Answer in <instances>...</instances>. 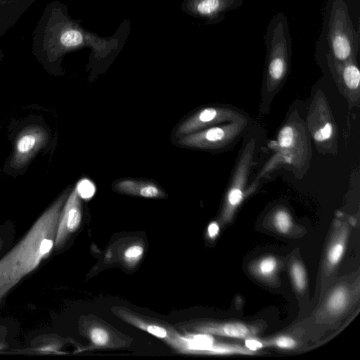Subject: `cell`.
Here are the masks:
<instances>
[{
	"label": "cell",
	"instance_id": "obj_1",
	"mask_svg": "<svg viewBox=\"0 0 360 360\" xmlns=\"http://www.w3.org/2000/svg\"><path fill=\"white\" fill-rule=\"evenodd\" d=\"M131 21L124 19L115 32L101 37L82 26L68 15L65 5L54 3L50 8L42 37V48L48 57L57 60L66 53L89 48L92 67L109 65L121 52L130 34Z\"/></svg>",
	"mask_w": 360,
	"mask_h": 360
},
{
	"label": "cell",
	"instance_id": "obj_2",
	"mask_svg": "<svg viewBox=\"0 0 360 360\" xmlns=\"http://www.w3.org/2000/svg\"><path fill=\"white\" fill-rule=\"evenodd\" d=\"M65 200L63 195L46 210L21 240L0 260V301L49 255L54 245Z\"/></svg>",
	"mask_w": 360,
	"mask_h": 360
},
{
	"label": "cell",
	"instance_id": "obj_3",
	"mask_svg": "<svg viewBox=\"0 0 360 360\" xmlns=\"http://www.w3.org/2000/svg\"><path fill=\"white\" fill-rule=\"evenodd\" d=\"M265 42L267 50L265 86L269 92H272L286 77L292 54L288 23L283 13H278L269 22Z\"/></svg>",
	"mask_w": 360,
	"mask_h": 360
},
{
	"label": "cell",
	"instance_id": "obj_4",
	"mask_svg": "<svg viewBox=\"0 0 360 360\" xmlns=\"http://www.w3.org/2000/svg\"><path fill=\"white\" fill-rule=\"evenodd\" d=\"M328 55L334 60L344 62L356 58L359 36L344 0L333 1L328 22Z\"/></svg>",
	"mask_w": 360,
	"mask_h": 360
},
{
	"label": "cell",
	"instance_id": "obj_5",
	"mask_svg": "<svg viewBox=\"0 0 360 360\" xmlns=\"http://www.w3.org/2000/svg\"><path fill=\"white\" fill-rule=\"evenodd\" d=\"M278 154L285 162L303 172L310 159V145L301 120L289 121L277 135Z\"/></svg>",
	"mask_w": 360,
	"mask_h": 360
},
{
	"label": "cell",
	"instance_id": "obj_6",
	"mask_svg": "<svg viewBox=\"0 0 360 360\" xmlns=\"http://www.w3.org/2000/svg\"><path fill=\"white\" fill-rule=\"evenodd\" d=\"M248 120L229 122L180 137L181 146L200 149H221L238 138L243 132Z\"/></svg>",
	"mask_w": 360,
	"mask_h": 360
},
{
	"label": "cell",
	"instance_id": "obj_7",
	"mask_svg": "<svg viewBox=\"0 0 360 360\" xmlns=\"http://www.w3.org/2000/svg\"><path fill=\"white\" fill-rule=\"evenodd\" d=\"M309 133L317 146L325 148L335 141L337 127L327 101L322 94L318 93L312 101L307 116Z\"/></svg>",
	"mask_w": 360,
	"mask_h": 360
},
{
	"label": "cell",
	"instance_id": "obj_8",
	"mask_svg": "<svg viewBox=\"0 0 360 360\" xmlns=\"http://www.w3.org/2000/svg\"><path fill=\"white\" fill-rule=\"evenodd\" d=\"M255 141L251 139L245 146L234 171L226 195L224 218L230 219L242 202L248 175L252 166Z\"/></svg>",
	"mask_w": 360,
	"mask_h": 360
},
{
	"label": "cell",
	"instance_id": "obj_9",
	"mask_svg": "<svg viewBox=\"0 0 360 360\" xmlns=\"http://www.w3.org/2000/svg\"><path fill=\"white\" fill-rule=\"evenodd\" d=\"M248 119L240 112L224 107H207L202 108L181 123L176 135H185L222 123L243 121Z\"/></svg>",
	"mask_w": 360,
	"mask_h": 360
},
{
	"label": "cell",
	"instance_id": "obj_10",
	"mask_svg": "<svg viewBox=\"0 0 360 360\" xmlns=\"http://www.w3.org/2000/svg\"><path fill=\"white\" fill-rule=\"evenodd\" d=\"M243 0H183L181 9L186 14L207 23H217L225 13L240 6Z\"/></svg>",
	"mask_w": 360,
	"mask_h": 360
},
{
	"label": "cell",
	"instance_id": "obj_11",
	"mask_svg": "<svg viewBox=\"0 0 360 360\" xmlns=\"http://www.w3.org/2000/svg\"><path fill=\"white\" fill-rule=\"evenodd\" d=\"M81 221V202L75 187L62 208L57 225L53 248H60L70 235L78 229Z\"/></svg>",
	"mask_w": 360,
	"mask_h": 360
},
{
	"label": "cell",
	"instance_id": "obj_12",
	"mask_svg": "<svg viewBox=\"0 0 360 360\" xmlns=\"http://www.w3.org/2000/svg\"><path fill=\"white\" fill-rule=\"evenodd\" d=\"M47 140V134L42 128H27L18 136L15 144L13 163L23 165L32 154Z\"/></svg>",
	"mask_w": 360,
	"mask_h": 360
},
{
	"label": "cell",
	"instance_id": "obj_13",
	"mask_svg": "<svg viewBox=\"0 0 360 360\" xmlns=\"http://www.w3.org/2000/svg\"><path fill=\"white\" fill-rule=\"evenodd\" d=\"M327 60L334 76L344 87L345 90L359 96L360 84V71L356 58L344 62L334 60L327 54Z\"/></svg>",
	"mask_w": 360,
	"mask_h": 360
},
{
	"label": "cell",
	"instance_id": "obj_14",
	"mask_svg": "<svg viewBox=\"0 0 360 360\" xmlns=\"http://www.w3.org/2000/svg\"><path fill=\"white\" fill-rule=\"evenodd\" d=\"M197 330L202 333L233 338H255V331L253 329L238 322L205 325L198 327Z\"/></svg>",
	"mask_w": 360,
	"mask_h": 360
},
{
	"label": "cell",
	"instance_id": "obj_15",
	"mask_svg": "<svg viewBox=\"0 0 360 360\" xmlns=\"http://www.w3.org/2000/svg\"><path fill=\"white\" fill-rule=\"evenodd\" d=\"M115 188L120 193L143 198H162L165 193L155 184L132 179H124L115 184Z\"/></svg>",
	"mask_w": 360,
	"mask_h": 360
},
{
	"label": "cell",
	"instance_id": "obj_16",
	"mask_svg": "<svg viewBox=\"0 0 360 360\" xmlns=\"http://www.w3.org/2000/svg\"><path fill=\"white\" fill-rule=\"evenodd\" d=\"M121 315L126 321L158 338L166 339L167 341L171 338L168 330L160 326L143 321L127 313Z\"/></svg>",
	"mask_w": 360,
	"mask_h": 360
},
{
	"label": "cell",
	"instance_id": "obj_17",
	"mask_svg": "<svg viewBox=\"0 0 360 360\" xmlns=\"http://www.w3.org/2000/svg\"><path fill=\"white\" fill-rule=\"evenodd\" d=\"M347 238V231L342 229L330 247L327 254V265L329 268H333L341 260L345 252Z\"/></svg>",
	"mask_w": 360,
	"mask_h": 360
},
{
	"label": "cell",
	"instance_id": "obj_18",
	"mask_svg": "<svg viewBox=\"0 0 360 360\" xmlns=\"http://www.w3.org/2000/svg\"><path fill=\"white\" fill-rule=\"evenodd\" d=\"M347 303V292L343 287L335 289L327 301L328 309L333 313L338 314L343 311Z\"/></svg>",
	"mask_w": 360,
	"mask_h": 360
},
{
	"label": "cell",
	"instance_id": "obj_19",
	"mask_svg": "<svg viewBox=\"0 0 360 360\" xmlns=\"http://www.w3.org/2000/svg\"><path fill=\"white\" fill-rule=\"evenodd\" d=\"M274 224L278 231L286 233L292 226V219L290 214L285 210H278L274 215Z\"/></svg>",
	"mask_w": 360,
	"mask_h": 360
},
{
	"label": "cell",
	"instance_id": "obj_20",
	"mask_svg": "<svg viewBox=\"0 0 360 360\" xmlns=\"http://www.w3.org/2000/svg\"><path fill=\"white\" fill-rule=\"evenodd\" d=\"M291 276L294 285L298 291L304 289L307 283L306 272L302 265L299 262H295L291 267Z\"/></svg>",
	"mask_w": 360,
	"mask_h": 360
},
{
	"label": "cell",
	"instance_id": "obj_21",
	"mask_svg": "<svg viewBox=\"0 0 360 360\" xmlns=\"http://www.w3.org/2000/svg\"><path fill=\"white\" fill-rule=\"evenodd\" d=\"M89 337L92 343L97 347H105L110 342L108 332L102 327L96 326L89 332Z\"/></svg>",
	"mask_w": 360,
	"mask_h": 360
},
{
	"label": "cell",
	"instance_id": "obj_22",
	"mask_svg": "<svg viewBox=\"0 0 360 360\" xmlns=\"http://www.w3.org/2000/svg\"><path fill=\"white\" fill-rule=\"evenodd\" d=\"M276 268V259L274 257H266L259 262L257 271L261 276L270 277L274 274Z\"/></svg>",
	"mask_w": 360,
	"mask_h": 360
},
{
	"label": "cell",
	"instance_id": "obj_23",
	"mask_svg": "<svg viewBox=\"0 0 360 360\" xmlns=\"http://www.w3.org/2000/svg\"><path fill=\"white\" fill-rule=\"evenodd\" d=\"M262 344V346H275L281 349H292L296 346L295 340L288 336L276 338Z\"/></svg>",
	"mask_w": 360,
	"mask_h": 360
},
{
	"label": "cell",
	"instance_id": "obj_24",
	"mask_svg": "<svg viewBox=\"0 0 360 360\" xmlns=\"http://www.w3.org/2000/svg\"><path fill=\"white\" fill-rule=\"evenodd\" d=\"M143 248L138 245L129 247L124 253V257L129 264H135L142 257Z\"/></svg>",
	"mask_w": 360,
	"mask_h": 360
},
{
	"label": "cell",
	"instance_id": "obj_25",
	"mask_svg": "<svg viewBox=\"0 0 360 360\" xmlns=\"http://www.w3.org/2000/svg\"><path fill=\"white\" fill-rule=\"evenodd\" d=\"M76 188L79 197L83 198H90L93 195L94 191V186H92L91 182L89 181L79 182L77 185Z\"/></svg>",
	"mask_w": 360,
	"mask_h": 360
},
{
	"label": "cell",
	"instance_id": "obj_26",
	"mask_svg": "<svg viewBox=\"0 0 360 360\" xmlns=\"http://www.w3.org/2000/svg\"><path fill=\"white\" fill-rule=\"evenodd\" d=\"M219 232V226L217 223H211L207 229V233L210 238H214Z\"/></svg>",
	"mask_w": 360,
	"mask_h": 360
},
{
	"label": "cell",
	"instance_id": "obj_27",
	"mask_svg": "<svg viewBox=\"0 0 360 360\" xmlns=\"http://www.w3.org/2000/svg\"><path fill=\"white\" fill-rule=\"evenodd\" d=\"M1 245H2V241H1V238H0V250L1 248Z\"/></svg>",
	"mask_w": 360,
	"mask_h": 360
},
{
	"label": "cell",
	"instance_id": "obj_28",
	"mask_svg": "<svg viewBox=\"0 0 360 360\" xmlns=\"http://www.w3.org/2000/svg\"><path fill=\"white\" fill-rule=\"evenodd\" d=\"M1 344H0V349H1Z\"/></svg>",
	"mask_w": 360,
	"mask_h": 360
},
{
	"label": "cell",
	"instance_id": "obj_29",
	"mask_svg": "<svg viewBox=\"0 0 360 360\" xmlns=\"http://www.w3.org/2000/svg\"><path fill=\"white\" fill-rule=\"evenodd\" d=\"M3 1V0H0V1Z\"/></svg>",
	"mask_w": 360,
	"mask_h": 360
}]
</instances>
